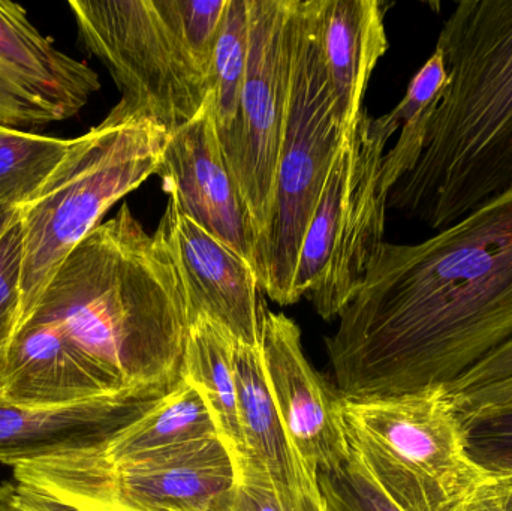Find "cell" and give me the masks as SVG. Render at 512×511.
Returning <instances> with one entry per match:
<instances>
[{"instance_id":"1","label":"cell","mask_w":512,"mask_h":511,"mask_svg":"<svg viewBox=\"0 0 512 511\" xmlns=\"http://www.w3.org/2000/svg\"><path fill=\"white\" fill-rule=\"evenodd\" d=\"M191 318L182 279L128 204L54 272L12 344L0 401H153L180 380Z\"/></svg>"},{"instance_id":"2","label":"cell","mask_w":512,"mask_h":511,"mask_svg":"<svg viewBox=\"0 0 512 511\" xmlns=\"http://www.w3.org/2000/svg\"><path fill=\"white\" fill-rule=\"evenodd\" d=\"M512 341V191L417 245L382 243L327 341L339 398L445 390Z\"/></svg>"},{"instance_id":"3","label":"cell","mask_w":512,"mask_h":511,"mask_svg":"<svg viewBox=\"0 0 512 511\" xmlns=\"http://www.w3.org/2000/svg\"><path fill=\"white\" fill-rule=\"evenodd\" d=\"M436 50L447 84L387 209L442 231L512 191V0H463Z\"/></svg>"},{"instance_id":"4","label":"cell","mask_w":512,"mask_h":511,"mask_svg":"<svg viewBox=\"0 0 512 511\" xmlns=\"http://www.w3.org/2000/svg\"><path fill=\"white\" fill-rule=\"evenodd\" d=\"M170 135L155 117L120 99L99 125L74 138L68 155L20 210L18 330L54 272L105 213L158 174Z\"/></svg>"},{"instance_id":"5","label":"cell","mask_w":512,"mask_h":511,"mask_svg":"<svg viewBox=\"0 0 512 511\" xmlns=\"http://www.w3.org/2000/svg\"><path fill=\"white\" fill-rule=\"evenodd\" d=\"M348 135L322 56L321 0H298L288 111L255 267L262 291L279 305L297 303L294 279L301 245Z\"/></svg>"},{"instance_id":"6","label":"cell","mask_w":512,"mask_h":511,"mask_svg":"<svg viewBox=\"0 0 512 511\" xmlns=\"http://www.w3.org/2000/svg\"><path fill=\"white\" fill-rule=\"evenodd\" d=\"M349 449L403 511H462L495 480L469 459L445 390L346 401Z\"/></svg>"},{"instance_id":"7","label":"cell","mask_w":512,"mask_h":511,"mask_svg":"<svg viewBox=\"0 0 512 511\" xmlns=\"http://www.w3.org/2000/svg\"><path fill=\"white\" fill-rule=\"evenodd\" d=\"M394 132L363 108L337 153L301 245L295 300L306 297L319 317H339L366 282L384 243L387 195L379 171Z\"/></svg>"},{"instance_id":"8","label":"cell","mask_w":512,"mask_h":511,"mask_svg":"<svg viewBox=\"0 0 512 511\" xmlns=\"http://www.w3.org/2000/svg\"><path fill=\"white\" fill-rule=\"evenodd\" d=\"M237 476L219 437L114 465L92 452L14 468L17 485L83 511H206Z\"/></svg>"},{"instance_id":"9","label":"cell","mask_w":512,"mask_h":511,"mask_svg":"<svg viewBox=\"0 0 512 511\" xmlns=\"http://www.w3.org/2000/svg\"><path fill=\"white\" fill-rule=\"evenodd\" d=\"M68 6L81 44L110 71L123 101L170 132L203 110L212 86L168 0H71Z\"/></svg>"},{"instance_id":"10","label":"cell","mask_w":512,"mask_h":511,"mask_svg":"<svg viewBox=\"0 0 512 511\" xmlns=\"http://www.w3.org/2000/svg\"><path fill=\"white\" fill-rule=\"evenodd\" d=\"M297 12L298 0H249V56L239 108L231 128L218 134L259 240L267 227L288 111Z\"/></svg>"},{"instance_id":"11","label":"cell","mask_w":512,"mask_h":511,"mask_svg":"<svg viewBox=\"0 0 512 511\" xmlns=\"http://www.w3.org/2000/svg\"><path fill=\"white\" fill-rule=\"evenodd\" d=\"M101 89L87 63L60 51L18 3L0 0V125L26 129L71 119Z\"/></svg>"},{"instance_id":"12","label":"cell","mask_w":512,"mask_h":511,"mask_svg":"<svg viewBox=\"0 0 512 511\" xmlns=\"http://www.w3.org/2000/svg\"><path fill=\"white\" fill-rule=\"evenodd\" d=\"M155 234L173 258L188 300L189 318L204 315L239 344L259 347L265 305L254 267L192 221L173 189Z\"/></svg>"},{"instance_id":"13","label":"cell","mask_w":512,"mask_h":511,"mask_svg":"<svg viewBox=\"0 0 512 511\" xmlns=\"http://www.w3.org/2000/svg\"><path fill=\"white\" fill-rule=\"evenodd\" d=\"M158 176L164 179L165 189L176 192L192 221L242 255L255 270L259 231L225 159L212 93L197 117L171 132Z\"/></svg>"},{"instance_id":"14","label":"cell","mask_w":512,"mask_h":511,"mask_svg":"<svg viewBox=\"0 0 512 511\" xmlns=\"http://www.w3.org/2000/svg\"><path fill=\"white\" fill-rule=\"evenodd\" d=\"M259 351L283 428L316 480L318 471L339 467L349 456L340 398L307 362L300 327L285 314L265 309Z\"/></svg>"},{"instance_id":"15","label":"cell","mask_w":512,"mask_h":511,"mask_svg":"<svg viewBox=\"0 0 512 511\" xmlns=\"http://www.w3.org/2000/svg\"><path fill=\"white\" fill-rule=\"evenodd\" d=\"M161 398L93 399L45 407L0 401V464L15 468L60 456L102 452Z\"/></svg>"},{"instance_id":"16","label":"cell","mask_w":512,"mask_h":511,"mask_svg":"<svg viewBox=\"0 0 512 511\" xmlns=\"http://www.w3.org/2000/svg\"><path fill=\"white\" fill-rule=\"evenodd\" d=\"M379 0H321V48L337 113L351 132L376 65L388 50Z\"/></svg>"},{"instance_id":"17","label":"cell","mask_w":512,"mask_h":511,"mask_svg":"<svg viewBox=\"0 0 512 511\" xmlns=\"http://www.w3.org/2000/svg\"><path fill=\"white\" fill-rule=\"evenodd\" d=\"M237 405L245 443V465L264 471L289 495L318 491L283 428L265 378L259 347L236 344Z\"/></svg>"},{"instance_id":"18","label":"cell","mask_w":512,"mask_h":511,"mask_svg":"<svg viewBox=\"0 0 512 511\" xmlns=\"http://www.w3.org/2000/svg\"><path fill=\"white\" fill-rule=\"evenodd\" d=\"M236 344L224 327L200 315L189 327L180 377L206 402L219 438L239 471L246 453L237 405Z\"/></svg>"},{"instance_id":"19","label":"cell","mask_w":512,"mask_h":511,"mask_svg":"<svg viewBox=\"0 0 512 511\" xmlns=\"http://www.w3.org/2000/svg\"><path fill=\"white\" fill-rule=\"evenodd\" d=\"M219 437L212 414L200 393L180 380L140 419L123 429L102 452H95L107 464L182 446L192 441Z\"/></svg>"},{"instance_id":"20","label":"cell","mask_w":512,"mask_h":511,"mask_svg":"<svg viewBox=\"0 0 512 511\" xmlns=\"http://www.w3.org/2000/svg\"><path fill=\"white\" fill-rule=\"evenodd\" d=\"M447 78L442 54L435 50L412 78L402 101L390 113L381 116L391 131L400 129L397 143L390 152L385 153L379 171L381 191L387 197L391 188L412 171L420 159L430 119L441 101Z\"/></svg>"},{"instance_id":"21","label":"cell","mask_w":512,"mask_h":511,"mask_svg":"<svg viewBox=\"0 0 512 511\" xmlns=\"http://www.w3.org/2000/svg\"><path fill=\"white\" fill-rule=\"evenodd\" d=\"M72 140L0 125V209L21 210L71 150Z\"/></svg>"},{"instance_id":"22","label":"cell","mask_w":512,"mask_h":511,"mask_svg":"<svg viewBox=\"0 0 512 511\" xmlns=\"http://www.w3.org/2000/svg\"><path fill=\"white\" fill-rule=\"evenodd\" d=\"M249 56V0H228L210 68L213 114L218 134L233 125Z\"/></svg>"},{"instance_id":"23","label":"cell","mask_w":512,"mask_h":511,"mask_svg":"<svg viewBox=\"0 0 512 511\" xmlns=\"http://www.w3.org/2000/svg\"><path fill=\"white\" fill-rule=\"evenodd\" d=\"M457 417L469 459L495 482L512 479V407L457 413Z\"/></svg>"},{"instance_id":"24","label":"cell","mask_w":512,"mask_h":511,"mask_svg":"<svg viewBox=\"0 0 512 511\" xmlns=\"http://www.w3.org/2000/svg\"><path fill=\"white\" fill-rule=\"evenodd\" d=\"M316 485L325 511H403L382 491L351 449L342 465L316 473Z\"/></svg>"},{"instance_id":"25","label":"cell","mask_w":512,"mask_h":511,"mask_svg":"<svg viewBox=\"0 0 512 511\" xmlns=\"http://www.w3.org/2000/svg\"><path fill=\"white\" fill-rule=\"evenodd\" d=\"M237 474L236 485L215 498L206 511H325L319 489L309 495L286 494L251 465Z\"/></svg>"},{"instance_id":"26","label":"cell","mask_w":512,"mask_h":511,"mask_svg":"<svg viewBox=\"0 0 512 511\" xmlns=\"http://www.w3.org/2000/svg\"><path fill=\"white\" fill-rule=\"evenodd\" d=\"M20 215L0 237V390L20 318Z\"/></svg>"},{"instance_id":"27","label":"cell","mask_w":512,"mask_h":511,"mask_svg":"<svg viewBox=\"0 0 512 511\" xmlns=\"http://www.w3.org/2000/svg\"><path fill=\"white\" fill-rule=\"evenodd\" d=\"M168 5L189 50L210 80L213 54L228 0H168Z\"/></svg>"},{"instance_id":"28","label":"cell","mask_w":512,"mask_h":511,"mask_svg":"<svg viewBox=\"0 0 512 511\" xmlns=\"http://www.w3.org/2000/svg\"><path fill=\"white\" fill-rule=\"evenodd\" d=\"M510 378H512V341L490 354L462 380L445 389V393L450 399L459 398Z\"/></svg>"},{"instance_id":"29","label":"cell","mask_w":512,"mask_h":511,"mask_svg":"<svg viewBox=\"0 0 512 511\" xmlns=\"http://www.w3.org/2000/svg\"><path fill=\"white\" fill-rule=\"evenodd\" d=\"M450 402L457 413H469V411L486 410V408L512 407V378L484 387V389L469 393V395L450 399Z\"/></svg>"},{"instance_id":"30","label":"cell","mask_w":512,"mask_h":511,"mask_svg":"<svg viewBox=\"0 0 512 511\" xmlns=\"http://www.w3.org/2000/svg\"><path fill=\"white\" fill-rule=\"evenodd\" d=\"M12 497H14L15 506L21 511H83L62 503V501L47 497V495L41 494L35 489L17 485V483H14Z\"/></svg>"},{"instance_id":"31","label":"cell","mask_w":512,"mask_h":511,"mask_svg":"<svg viewBox=\"0 0 512 511\" xmlns=\"http://www.w3.org/2000/svg\"><path fill=\"white\" fill-rule=\"evenodd\" d=\"M462 511H507L504 486L499 482L490 483Z\"/></svg>"},{"instance_id":"32","label":"cell","mask_w":512,"mask_h":511,"mask_svg":"<svg viewBox=\"0 0 512 511\" xmlns=\"http://www.w3.org/2000/svg\"><path fill=\"white\" fill-rule=\"evenodd\" d=\"M12 492H14V485L11 483L0 485V511H21L15 506Z\"/></svg>"},{"instance_id":"33","label":"cell","mask_w":512,"mask_h":511,"mask_svg":"<svg viewBox=\"0 0 512 511\" xmlns=\"http://www.w3.org/2000/svg\"><path fill=\"white\" fill-rule=\"evenodd\" d=\"M18 215H20V210L0 209V237L8 230L9 225L17 219Z\"/></svg>"},{"instance_id":"34","label":"cell","mask_w":512,"mask_h":511,"mask_svg":"<svg viewBox=\"0 0 512 511\" xmlns=\"http://www.w3.org/2000/svg\"><path fill=\"white\" fill-rule=\"evenodd\" d=\"M502 486L505 488V509H507V511H512V486Z\"/></svg>"},{"instance_id":"35","label":"cell","mask_w":512,"mask_h":511,"mask_svg":"<svg viewBox=\"0 0 512 511\" xmlns=\"http://www.w3.org/2000/svg\"><path fill=\"white\" fill-rule=\"evenodd\" d=\"M499 483H502V485H505V486H512V479L505 480V482H499Z\"/></svg>"}]
</instances>
